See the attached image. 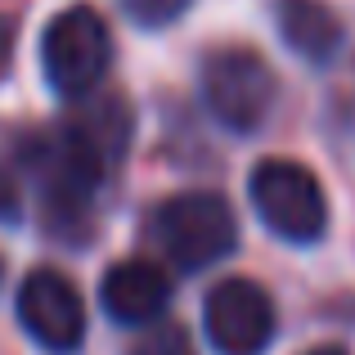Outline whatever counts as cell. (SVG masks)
Segmentation results:
<instances>
[{"mask_svg":"<svg viewBox=\"0 0 355 355\" xmlns=\"http://www.w3.org/2000/svg\"><path fill=\"white\" fill-rule=\"evenodd\" d=\"M153 239L175 270H207L239 248V225L220 193L189 189L153 211Z\"/></svg>","mask_w":355,"mask_h":355,"instance_id":"1","label":"cell"},{"mask_svg":"<svg viewBox=\"0 0 355 355\" xmlns=\"http://www.w3.org/2000/svg\"><path fill=\"white\" fill-rule=\"evenodd\" d=\"M108 63H113V36H108V23L90 5H72L45 23L41 68H45V81L63 99H86L90 90H99Z\"/></svg>","mask_w":355,"mask_h":355,"instance_id":"2","label":"cell"},{"mask_svg":"<svg viewBox=\"0 0 355 355\" xmlns=\"http://www.w3.org/2000/svg\"><path fill=\"white\" fill-rule=\"evenodd\" d=\"M252 207L270 234L288 243H315L329 225L324 184L302 162H288V157H270L252 171Z\"/></svg>","mask_w":355,"mask_h":355,"instance_id":"3","label":"cell"},{"mask_svg":"<svg viewBox=\"0 0 355 355\" xmlns=\"http://www.w3.org/2000/svg\"><path fill=\"white\" fill-rule=\"evenodd\" d=\"M202 99L230 130H257L275 104V72L252 50H216L202 63Z\"/></svg>","mask_w":355,"mask_h":355,"instance_id":"4","label":"cell"},{"mask_svg":"<svg viewBox=\"0 0 355 355\" xmlns=\"http://www.w3.org/2000/svg\"><path fill=\"white\" fill-rule=\"evenodd\" d=\"M202 329L216 355H261L275 338V302L252 279H220L202 302Z\"/></svg>","mask_w":355,"mask_h":355,"instance_id":"5","label":"cell"},{"mask_svg":"<svg viewBox=\"0 0 355 355\" xmlns=\"http://www.w3.org/2000/svg\"><path fill=\"white\" fill-rule=\"evenodd\" d=\"M18 324L36 347L72 355L86 338V302L63 270H32L18 284Z\"/></svg>","mask_w":355,"mask_h":355,"instance_id":"6","label":"cell"},{"mask_svg":"<svg viewBox=\"0 0 355 355\" xmlns=\"http://www.w3.org/2000/svg\"><path fill=\"white\" fill-rule=\"evenodd\" d=\"M99 302H104L113 324H130V329L157 324L166 302H171V279L153 261H139V257L117 261L104 275V284H99Z\"/></svg>","mask_w":355,"mask_h":355,"instance_id":"7","label":"cell"},{"mask_svg":"<svg viewBox=\"0 0 355 355\" xmlns=\"http://www.w3.org/2000/svg\"><path fill=\"white\" fill-rule=\"evenodd\" d=\"M279 32H284L288 50H297L302 59L324 63L338 54L342 45V18L333 14L324 0H279L275 9Z\"/></svg>","mask_w":355,"mask_h":355,"instance_id":"8","label":"cell"},{"mask_svg":"<svg viewBox=\"0 0 355 355\" xmlns=\"http://www.w3.org/2000/svg\"><path fill=\"white\" fill-rule=\"evenodd\" d=\"M130 355H193V347H189V333H184L180 324H153V329L130 347Z\"/></svg>","mask_w":355,"mask_h":355,"instance_id":"9","label":"cell"},{"mask_svg":"<svg viewBox=\"0 0 355 355\" xmlns=\"http://www.w3.org/2000/svg\"><path fill=\"white\" fill-rule=\"evenodd\" d=\"M121 9H126L130 23H139V27H166L189 9V0H121Z\"/></svg>","mask_w":355,"mask_h":355,"instance_id":"10","label":"cell"},{"mask_svg":"<svg viewBox=\"0 0 355 355\" xmlns=\"http://www.w3.org/2000/svg\"><path fill=\"white\" fill-rule=\"evenodd\" d=\"M18 211H23V202H18V184H14V175L0 166V225H14Z\"/></svg>","mask_w":355,"mask_h":355,"instance_id":"11","label":"cell"},{"mask_svg":"<svg viewBox=\"0 0 355 355\" xmlns=\"http://www.w3.org/2000/svg\"><path fill=\"white\" fill-rule=\"evenodd\" d=\"M9 59H14V23L0 14V72L9 68Z\"/></svg>","mask_w":355,"mask_h":355,"instance_id":"12","label":"cell"},{"mask_svg":"<svg viewBox=\"0 0 355 355\" xmlns=\"http://www.w3.org/2000/svg\"><path fill=\"white\" fill-rule=\"evenodd\" d=\"M306 355H347L342 347H315V351H306Z\"/></svg>","mask_w":355,"mask_h":355,"instance_id":"13","label":"cell"},{"mask_svg":"<svg viewBox=\"0 0 355 355\" xmlns=\"http://www.w3.org/2000/svg\"><path fill=\"white\" fill-rule=\"evenodd\" d=\"M0 284H5V261H0Z\"/></svg>","mask_w":355,"mask_h":355,"instance_id":"14","label":"cell"}]
</instances>
